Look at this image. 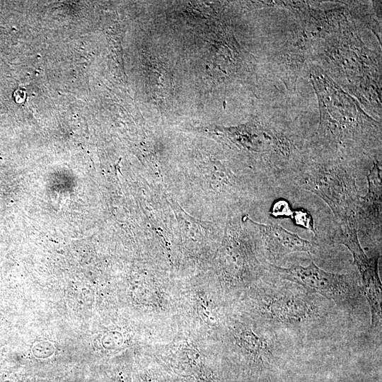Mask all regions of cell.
Masks as SVG:
<instances>
[{
	"instance_id": "obj_1",
	"label": "cell",
	"mask_w": 382,
	"mask_h": 382,
	"mask_svg": "<svg viewBox=\"0 0 382 382\" xmlns=\"http://www.w3.org/2000/svg\"><path fill=\"white\" fill-rule=\"evenodd\" d=\"M276 279L256 297V310L268 329L301 333L322 323L328 316V300L302 286Z\"/></svg>"
},
{
	"instance_id": "obj_2",
	"label": "cell",
	"mask_w": 382,
	"mask_h": 382,
	"mask_svg": "<svg viewBox=\"0 0 382 382\" xmlns=\"http://www.w3.org/2000/svg\"><path fill=\"white\" fill-rule=\"evenodd\" d=\"M300 188L323 199L331 209L337 224L355 222V208L359 197L354 173L338 162L311 163L294 175Z\"/></svg>"
},
{
	"instance_id": "obj_3",
	"label": "cell",
	"mask_w": 382,
	"mask_h": 382,
	"mask_svg": "<svg viewBox=\"0 0 382 382\" xmlns=\"http://www.w3.org/2000/svg\"><path fill=\"white\" fill-rule=\"evenodd\" d=\"M269 269L277 279L295 283L345 309L354 308L362 297L359 277L354 273L341 274L327 272L313 261L306 267H282L270 263Z\"/></svg>"
},
{
	"instance_id": "obj_4",
	"label": "cell",
	"mask_w": 382,
	"mask_h": 382,
	"mask_svg": "<svg viewBox=\"0 0 382 382\" xmlns=\"http://www.w3.org/2000/svg\"><path fill=\"white\" fill-rule=\"evenodd\" d=\"M368 190L359 196L355 208V224L357 233L370 241H381L382 185L381 168L374 163L367 175Z\"/></svg>"
},
{
	"instance_id": "obj_5",
	"label": "cell",
	"mask_w": 382,
	"mask_h": 382,
	"mask_svg": "<svg viewBox=\"0 0 382 382\" xmlns=\"http://www.w3.org/2000/svg\"><path fill=\"white\" fill-rule=\"evenodd\" d=\"M255 224L257 226L265 248L270 259L278 261L286 255L303 252L309 255L315 253L316 245L289 231L277 224Z\"/></svg>"
},
{
	"instance_id": "obj_6",
	"label": "cell",
	"mask_w": 382,
	"mask_h": 382,
	"mask_svg": "<svg viewBox=\"0 0 382 382\" xmlns=\"http://www.w3.org/2000/svg\"><path fill=\"white\" fill-rule=\"evenodd\" d=\"M291 219L296 225L308 230L314 236L316 235L313 219L307 210L302 208L293 210Z\"/></svg>"
},
{
	"instance_id": "obj_7",
	"label": "cell",
	"mask_w": 382,
	"mask_h": 382,
	"mask_svg": "<svg viewBox=\"0 0 382 382\" xmlns=\"http://www.w3.org/2000/svg\"><path fill=\"white\" fill-rule=\"evenodd\" d=\"M292 213L289 202L284 199L274 202L270 211V214L275 218H291Z\"/></svg>"
}]
</instances>
